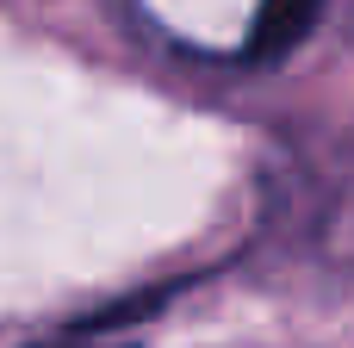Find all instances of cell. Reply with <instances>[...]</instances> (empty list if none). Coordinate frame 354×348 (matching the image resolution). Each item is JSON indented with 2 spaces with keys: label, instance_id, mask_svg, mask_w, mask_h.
Wrapping results in <instances>:
<instances>
[{
  "label": "cell",
  "instance_id": "1",
  "mask_svg": "<svg viewBox=\"0 0 354 348\" xmlns=\"http://www.w3.org/2000/svg\"><path fill=\"white\" fill-rule=\"evenodd\" d=\"M324 0H261L255 12V31H249V56H286L311 37Z\"/></svg>",
  "mask_w": 354,
  "mask_h": 348
},
{
  "label": "cell",
  "instance_id": "2",
  "mask_svg": "<svg viewBox=\"0 0 354 348\" xmlns=\"http://www.w3.org/2000/svg\"><path fill=\"white\" fill-rule=\"evenodd\" d=\"M31 348H124V342H87V336H62V342H31Z\"/></svg>",
  "mask_w": 354,
  "mask_h": 348
}]
</instances>
